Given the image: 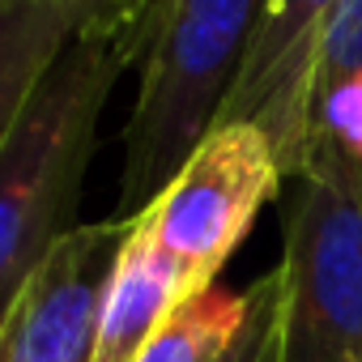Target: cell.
<instances>
[{"label": "cell", "mask_w": 362, "mask_h": 362, "mask_svg": "<svg viewBox=\"0 0 362 362\" xmlns=\"http://www.w3.org/2000/svg\"><path fill=\"white\" fill-rule=\"evenodd\" d=\"M132 60H141V35L94 13L56 56L0 149V324L35 269L77 230L98 119Z\"/></svg>", "instance_id": "1"}, {"label": "cell", "mask_w": 362, "mask_h": 362, "mask_svg": "<svg viewBox=\"0 0 362 362\" xmlns=\"http://www.w3.org/2000/svg\"><path fill=\"white\" fill-rule=\"evenodd\" d=\"M260 13L264 0H149L115 218H141L214 132Z\"/></svg>", "instance_id": "2"}, {"label": "cell", "mask_w": 362, "mask_h": 362, "mask_svg": "<svg viewBox=\"0 0 362 362\" xmlns=\"http://www.w3.org/2000/svg\"><path fill=\"white\" fill-rule=\"evenodd\" d=\"M281 362H362V162L315 141L286 209Z\"/></svg>", "instance_id": "3"}, {"label": "cell", "mask_w": 362, "mask_h": 362, "mask_svg": "<svg viewBox=\"0 0 362 362\" xmlns=\"http://www.w3.org/2000/svg\"><path fill=\"white\" fill-rule=\"evenodd\" d=\"M281 179L277 153L260 128L218 124L141 214V226L179 273L188 298L218 286L214 277L235 256L256 214L277 197Z\"/></svg>", "instance_id": "4"}, {"label": "cell", "mask_w": 362, "mask_h": 362, "mask_svg": "<svg viewBox=\"0 0 362 362\" xmlns=\"http://www.w3.org/2000/svg\"><path fill=\"white\" fill-rule=\"evenodd\" d=\"M132 222L77 226L35 269L0 324V362H94L103 298Z\"/></svg>", "instance_id": "5"}, {"label": "cell", "mask_w": 362, "mask_h": 362, "mask_svg": "<svg viewBox=\"0 0 362 362\" xmlns=\"http://www.w3.org/2000/svg\"><path fill=\"white\" fill-rule=\"evenodd\" d=\"M337 9L341 0H264L239 81L218 115V124L260 128L286 179H294L307 162L315 52Z\"/></svg>", "instance_id": "6"}, {"label": "cell", "mask_w": 362, "mask_h": 362, "mask_svg": "<svg viewBox=\"0 0 362 362\" xmlns=\"http://www.w3.org/2000/svg\"><path fill=\"white\" fill-rule=\"evenodd\" d=\"M179 303H188L184 281L153 247L141 218H132V230L124 239V252L115 260V273L103 298L94 362H136V354L149 345V337L166 324V315Z\"/></svg>", "instance_id": "7"}, {"label": "cell", "mask_w": 362, "mask_h": 362, "mask_svg": "<svg viewBox=\"0 0 362 362\" xmlns=\"http://www.w3.org/2000/svg\"><path fill=\"white\" fill-rule=\"evenodd\" d=\"M90 18L94 9L86 0H0V149L56 56Z\"/></svg>", "instance_id": "8"}, {"label": "cell", "mask_w": 362, "mask_h": 362, "mask_svg": "<svg viewBox=\"0 0 362 362\" xmlns=\"http://www.w3.org/2000/svg\"><path fill=\"white\" fill-rule=\"evenodd\" d=\"M247 311H252L247 290L235 294V290L209 286L166 315V324L149 337L136 362H218L243 332Z\"/></svg>", "instance_id": "9"}, {"label": "cell", "mask_w": 362, "mask_h": 362, "mask_svg": "<svg viewBox=\"0 0 362 362\" xmlns=\"http://www.w3.org/2000/svg\"><path fill=\"white\" fill-rule=\"evenodd\" d=\"M252 311L235 345L218 362H281V273H264L247 286Z\"/></svg>", "instance_id": "10"}, {"label": "cell", "mask_w": 362, "mask_h": 362, "mask_svg": "<svg viewBox=\"0 0 362 362\" xmlns=\"http://www.w3.org/2000/svg\"><path fill=\"white\" fill-rule=\"evenodd\" d=\"M362 73V0H341V9L332 13L320 52H315V77H311V107L324 90L337 81Z\"/></svg>", "instance_id": "11"}, {"label": "cell", "mask_w": 362, "mask_h": 362, "mask_svg": "<svg viewBox=\"0 0 362 362\" xmlns=\"http://www.w3.org/2000/svg\"><path fill=\"white\" fill-rule=\"evenodd\" d=\"M86 5L98 13V18H111V22H124L128 30L141 35L145 43V13H149V0H86Z\"/></svg>", "instance_id": "12"}]
</instances>
